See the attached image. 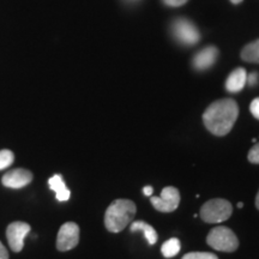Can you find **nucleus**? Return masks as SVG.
<instances>
[{
	"instance_id": "obj_20",
	"label": "nucleus",
	"mask_w": 259,
	"mask_h": 259,
	"mask_svg": "<svg viewBox=\"0 0 259 259\" xmlns=\"http://www.w3.org/2000/svg\"><path fill=\"white\" fill-rule=\"evenodd\" d=\"M163 3L168 6H171V8H178V6L186 4L187 0H163Z\"/></svg>"
},
{
	"instance_id": "obj_11",
	"label": "nucleus",
	"mask_w": 259,
	"mask_h": 259,
	"mask_svg": "<svg viewBox=\"0 0 259 259\" xmlns=\"http://www.w3.org/2000/svg\"><path fill=\"white\" fill-rule=\"evenodd\" d=\"M247 82V73L242 67H238L229 74L226 80V89L229 93H239L244 89L245 84Z\"/></svg>"
},
{
	"instance_id": "obj_27",
	"label": "nucleus",
	"mask_w": 259,
	"mask_h": 259,
	"mask_svg": "<svg viewBox=\"0 0 259 259\" xmlns=\"http://www.w3.org/2000/svg\"><path fill=\"white\" fill-rule=\"evenodd\" d=\"M130 2H135V0H130Z\"/></svg>"
},
{
	"instance_id": "obj_8",
	"label": "nucleus",
	"mask_w": 259,
	"mask_h": 259,
	"mask_svg": "<svg viewBox=\"0 0 259 259\" xmlns=\"http://www.w3.org/2000/svg\"><path fill=\"white\" fill-rule=\"evenodd\" d=\"M30 226L25 222H12L6 229V236L10 247L14 252H21L23 250L24 239L30 233Z\"/></svg>"
},
{
	"instance_id": "obj_21",
	"label": "nucleus",
	"mask_w": 259,
	"mask_h": 259,
	"mask_svg": "<svg viewBox=\"0 0 259 259\" xmlns=\"http://www.w3.org/2000/svg\"><path fill=\"white\" fill-rule=\"evenodd\" d=\"M246 83L250 84L251 87L257 85V83H258V73L257 72H252L250 76H247V82H246Z\"/></svg>"
},
{
	"instance_id": "obj_10",
	"label": "nucleus",
	"mask_w": 259,
	"mask_h": 259,
	"mask_svg": "<svg viewBox=\"0 0 259 259\" xmlns=\"http://www.w3.org/2000/svg\"><path fill=\"white\" fill-rule=\"evenodd\" d=\"M219 56V51L216 47L209 46L205 47L204 50H202L198 53L196 54L193 58V66L194 69L203 71L211 67L213 64H215L216 59H218Z\"/></svg>"
},
{
	"instance_id": "obj_22",
	"label": "nucleus",
	"mask_w": 259,
	"mask_h": 259,
	"mask_svg": "<svg viewBox=\"0 0 259 259\" xmlns=\"http://www.w3.org/2000/svg\"><path fill=\"white\" fill-rule=\"evenodd\" d=\"M0 259H9V252L2 244V241H0Z\"/></svg>"
},
{
	"instance_id": "obj_1",
	"label": "nucleus",
	"mask_w": 259,
	"mask_h": 259,
	"mask_svg": "<svg viewBox=\"0 0 259 259\" xmlns=\"http://www.w3.org/2000/svg\"><path fill=\"white\" fill-rule=\"evenodd\" d=\"M239 116V106L233 99H222L211 103L203 114L206 130L218 137L228 135Z\"/></svg>"
},
{
	"instance_id": "obj_23",
	"label": "nucleus",
	"mask_w": 259,
	"mask_h": 259,
	"mask_svg": "<svg viewBox=\"0 0 259 259\" xmlns=\"http://www.w3.org/2000/svg\"><path fill=\"white\" fill-rule=\"evenodd\" d=\"M143 192H144L145 196L150 197L151 194H153V192H154V189L151 186H145L144 189H143Z\"/></svg>"
},
{
	"instance_id": "obj_24",
	"label": "nucleus",
	"mask_w": 259,
	"mask_h": 259,
	"mask_svg": "<svg viewBox=\"0 0 259 259\" xmlns=\"http://www.w3.org/2000/svg\"><path fill=\"white\" fill-rule=\"evenodd\" d=\"M255 206H257V209L259 210V191L257 193V197H255Z\"/></svg>"
},
{
	"instance_id": "obj_16",
	"label": "nucleus",
	"mask_w": 259,
	"mask_h": 259,
	"mask_svg": "<svg viewBox=\"0 0 259 259\" xmlns=\"http://www.w3.org/2000/svg\"><path fill=\"white\" fill-rule=\"evenodd\" d=\"M15 155L11 150L4 149V150H0V170L5 169L9 166H11L14 163Z\"/></svg>"
},
{
	"instance_id": "obj_14",
	"label": "nucleus",
	"mask_w": 259,
	"mask_h": 259,
	"mask_svg": "<svg viewBox=\"0 0 259 259\" xmlns=\"http://www.w3.org/2000/svg\"><path fill=\"white\" fill-rule=\"evenodd\" d=\"M241 58L247 63L259 64V38L242 48Z\"/></svg>"
},
{
	"instance_id": "obj_3",
	"label": "nucleus",
	"mask_w": 259,
	"mask_h": 259,
	"mask_svg": "<svg viewBox=\"0 0 259 259\" xmlns=\"http://www.w3.org/2000/svg\"><path fill=\"white\" fill-rule=\"evenodd\" d=\"M206 242L210 247L220 252H235L239 247V239L231 228L219 226L211 229L206 236Z\"/></svg>"
},
{
	"instance_id": "obj_26",
	"label": "nucleus",
	"mask_w": 259,
	"mask_h": 259,
	"mask_svg": "<svg viewBox=\"0 0 259 259\" xmlns=\"http://www.w3.org/2000/svg\"><path fill=\"white\" fill-rule=\"evenodd\" d=\"M242 206H244V204H242L241 202H240V203H238V208H239V209H241Z\"/></svg>"
},
{
	"instance_id": "obj_15",
	"label": "nucleus",
	"mask_w": 259,
	"mask_h": 259,
	"mask_svg": "<svg viewBox=\"0 0 259 259\" xmlns=\"http://www.w3.org/2000/svg\"><path fill=\"white\" fill-rule=\"evenodd\" d=\"M180 248H181V244H180L179 239L171 238V239H169V240H167L166 242H164L163 245H162L161 252H162V254H163V257L173 258V257H176L178 253H179Z\"/></svg>"
},
{
	"instance_id": "obj_4",
	"label": "nucleus",
	"mask_w": 259,
	"mask_h": 259,
	"mask_svg": "<svg viewBox=\"0 0 259 259\" xmlns=\"http://www.w3.org/2000/svg\"><path fill=\"white\" fill-rule=\"evenodd\" d=\"M233 205L228 200L222 198L210 199L203 204L199 216L205 223H221L232 216Z\"/></svg>"
},
{
	"instance_id": "obj_17",
	"label": "nucleus",
	"mask_w": 259,
	"mask_h": 259,
	"mask_svg": "<svg viewBox=\"0 0 259 259\" xmlns=\"http://www.w3.org/2000/svg\"><path fill=\"white\" fill-rule=\"evenodd\" d=\"M181 259H219V257L211 252H190Z\"/></svg>"
},
{
	"instance_id": "obj_18",
	"label": "nucleus",
	"mask_w": 259,
	"mask_h": 259,
	"mask_svg": "<svg viewBox=\"0 0 259 259\" xmlns=\"http://www.w3.org/2000/svg\"><path fill=\"white\" fill-rule=\"evenodd\" d=\"M248 161L253 164H259V143H257L254 147L251 148L248 151Z\"/></svg>"
},
{
	"instance_id": "obj_7",
	"label": "nucleus",
	"mask_w": 259,
	"mask_h": 259,
	"mask_svg": "<svg viewBox=\"0 0 259 259\" xmlns=\"http://www.w3.org/2000/svg\"><path fill=\"white\" fill-rule=\"evenodd\" d=\"M79 242V227L74 222H66L60 227L57 236V248L66 252L76 247Z\"/></svg>"
},
{
	"instance_id": "obj_19",
	"label": "nucleus",
	"mask_w": 259,
	"mask_h": 259,
	"mask_svg": "<svg viewBox=\"0 0 259 259\" xmlns=\"http://www.w3.org/2000/svg\"><path fill=\"white\" fill-rule=\"evenodd\" d=\"M250 111L252 113V115H253L255 119H258V120H259V97H255L253 101L251 102Z\"/></svg>"
},
{
	"instance_id": "obj_13",
	"label": "nucleus",
	"mask_w": 259,
	"mask_h": 259,
	"mask_svg": "<svg viewBox=\"0 0 259 259\" xmlns=\"http://www.w3.org/2000/svg\"><path fill=\"white\" fill-rule=\"evenodd\" d=\"M130 231H131L132 233L143 232L144 238L147 239L149 245H155L157 242V233H156V231H155L153 226H150L147 222L136 221L134 223H131Z\"/></svg>"
},
{
	"instance_id": "obj_6",
	"label": "nucleus",
	"mask_w": 259,
	"mask_h": 259,
	"mask_svg": "<svg viewBox=\"0 0 259 259\" xmlns=\"http://www.w3.org/2000/svg\"><path fill=\"white\" fill-rule=\"evenodd\" d=\"M150 202L154 208L160 212L176 211L180 203L179 190L173 186L164 187L160 197L150 196Z\"/></svg>"
},
{
	"instance_id": "obj_2",
	"label": "nucleus",
	"mask_w": 259,
	"mask_h": 259,
	"mask_svg": "<svg viewBox=\"0 0 259 259\" xmlns=\"http://www.w3.org/2000/svg\"><path fill=\"white\" fill-rule=\"evenodd\" d=\"M137 213L136 204L130 199H116L105 213V226L111 233H119L132 222Z\"/></svg>"
},
{
	"instance_id": "obj_25",
	"label": "nucleus",
	"mask_w": 259,
	"mask_h": 259,
	"mask_svg": "<svg viewBox=\"0 0 259 259\" xmlns=\"http://www.w3.org/2000/svg\"><path fill=\"white\" fill-rule=\"evenodd\" d=\"M231 2L233 3V4H240L242 0H231Z\"/></svg>"
},
{
	"instance_id": "obj_9",
	"label": "nucleus",
	"mask_w": 259,
	"mask_h": 259,
	"mask_svg": "<svg viewBox=\"0 0 259 259\" xmlns=\"http://www.w3.org/2000/svg\"><path fill=\"white\" fill-rule=\"evenodd\" d=\"M32 180V173L23 168L14 169L3 177V185L10 189H22L29 185Z\"/></svg>"
},
{
	"instance_id": "obj_5",
	"label": "nucleus",
	"mask_w": 259,
	"mask_h": 259,
	"mask_svg": "<svg viewBox=\"0 0 259 259\" xmlns=\"http://www.w3.org/2000/svg\"><path fill=\"white\" fill-rule=\"evenodd\" d=\"M171 30L176 38L183 45L192 46L199 41L200 34L192 22L186 18H178L171 24Z\"/></svg>"
},
{
	"instance_id": "obj_12",
	"label": "nucleus",
	"mask_w": 259,
	"mask_h": 259,
	"mask_svg": "<svg viewBox=\"0 0 259 259\" xmlns=\"http://www.w3.org/2000/svg\"><path fill=\"white\" fill-rule=\"evenodd\" d=\"M48 185H50L51 190H53L56 192V197L59 202H66V200L70 199L71 192L66 187V185H65L63 177L60 174H56V176L52 177L48 180Z\"/></svg>"
}]
</instances>
